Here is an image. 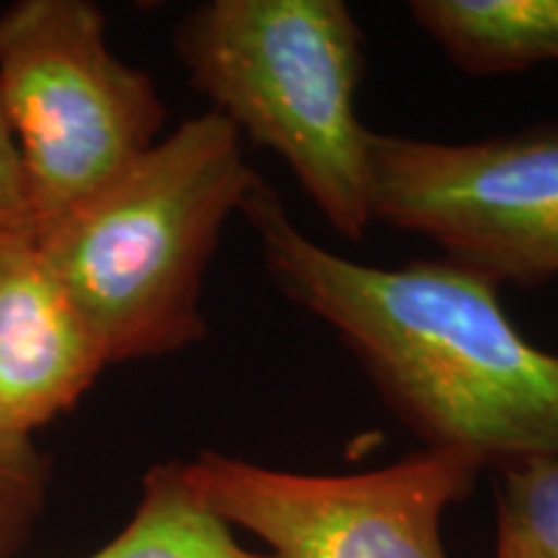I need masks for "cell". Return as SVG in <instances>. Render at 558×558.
<instances>
[{"instance_id":"cell-10","label":"cell","mask_w":558,"mask_h":558,"mask_svg":"<svg viewBox=\"0 0 558 558\" xmlns=\"http://www.w3.org/2000/svg\"><path fill=\"white\" fill-rule=\"evenodd\" d=\"M494 558H558V452L499 471Z\"/></svg>"},{"instance_id":"cell-11","label":"cell","mask_w":558,"mask_h":558,"mask_svg":"<svg viewBox=\"0 0 558 558\" xmlns=\"http://www.w3.org/2000/svg\"><path fill=\"white\" fill-rule=\"evenodd\" d=\"M50 463L34 439L0 435V558H13L29 543L45 512Z\"/></svg>"},{"instance_id":"cell-6","label":"cell","mask_w":558,"mask_h":558,"mask_svg":"<svg viewBox=\"0 0 558 558\" xmlns=\"http://www.w3.org/2000/svg\"><path fill=\"white\" fill-rule=\"evenodd\" d=\"M478 471L445 450L347 476L264 469L215 450L181 463L202 505L279 558H448L442 514L469 497Z\"/></svg>"},{"instance_id":"cell-8","label":"cell","mask_w":558,"mask_h":558,"mask_svg":"<svg viewBox=\"0 0 558 558\" xmlns=\"http://www.w3.org/2000/svg\"><path fill=\"white\" fill-rule=\"evenodd\" d=\"M409 11L469 75L522 73L558 60V0H411Z\"/></svg>"},{"instance_id":"cell-2","label":"cell","mask_w":558,"mask_h":558,"mask_svg":"<svg viewBox=\"0 0 558 558\" xmlns=\"http://www.w3.org/2000/svg\"><path fill=\"white\" fill-rule=\"evenodd\" d=\"M256 181L241 132L209 109L34 230L107 365L156 360L205 339V271Z\"/></svg>"},{"instance_id":"cell-1","label":"cell","mask_w":558,"mask_h":558,"mask_svg":"<svg viewBox=\"0 0 558 558\" xmlns=\"http://www.w3.org/2000/svg\"><path fill=\"white\" fill-rule=\"evenodd\" d=\"M241 215L275 288L337 331L427 450L481 471L558 452V354L514 329L497 284L445 256L383 269L333 254L262 177Z\"/></svg>"},{"instance_id":"cell-9","label":"cell","mask_w":558,"mask_h":558,"mask_svg":"<svg viewBox=\"0 0 558 558\" xmlns=\"http://www.w3.org/2000/svg\"><path fill=\"white\" fill-rule=\"evenodd\" d=\"M88 558H279L254 554L230 525L202 505L186 486L181 463H160L145 473L143 497L122 533Z\"/></svg>"},{"instance_id":"cell-5","label":"cell","mask_w":558,"mask_h":558,"mask_svg":"<svg viewBox=\"0 0 558 558\" xmlns=\"http://www.w3.org/2000/svg\"><path fill=\"white\" fill-rule=\"evenodd\" d=\"M373 222L435 241L488 282L558 277V124L473 143L369 140Z\"/></svg>"},{"instance_id":"cell-7","label":"cell","mask_w":558,"mask_h":558,"mask_svg":"<svg viewBox=\"0 0 558 558\" xmlns=\"http://www.w3.org/2000/svg\"><path fill=\"white\" fill-rule=\"evenodd\" d=\"M104 349L54 277L34 230L0 233V435L34 439L107 369Z\"/></svg>"},{"instance_id":"cell-3","label":"cell","mask_w":558,"mask_h":558,"mask_svg":"<svg viewBox=\"0 0 558 558\" xmlns=\"http://www.w3.org/2000/svg\"><path fill=\"white\" fill-rule=\"evenodd\" d=\"M173 47L213 111L288 163L341 239L373 222V130L357 114L365 39L341 0H209Z\"/></svg>"},{"instance_id":"cell-12","label":"cell","mask_w":558,"mask_h":558,"mask_svg":"<svg viewBox=\"0 0 558 558\" xmlns=\"http://www.w3.org/2000/svg\"><path fill=\"white\" fill-rule=\"evenodd\" d=\"M3 230H34V209L16 140L0 114V233Z\"/></svg>"},{"instance_id":"cell-4","label":"cell","mask_w":558,"mask_h":558,"mask_svg":"<svg viewBox=\"0 0 558 558\" xmlns=\"http://www.w3.org/2000/svg\"><path fill=\"white\" fill-rule=\"evenodd\" d=\"M0 114L29 181L34 230L117 179L158 143L156 81L111 52L88 0H16L0 13Z\"/></svg>"}]
</instances>
